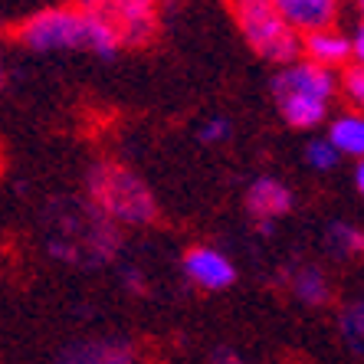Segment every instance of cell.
I'll return each instance as SVG.
<instances>
[{
	"label": "cell",
	"instance_id": "1",
	"mask_svg": "<svg viewBox=\"0 0 364 364\" xmlns=\"http://www.w3.org/2000/svg\"><path fill=\"white\" fill-rule=\"evenodd\" d=\"M14 40L33 53H92L99 60H115L125 43L109 20L89 7H46L14 26Z\"/></svg>",
	"mask_w": 364,
	"mask_h": 364
},
{
	"label": "cell",
	"instance_id": "2",
	"mask_svg": "<svg viewBox=\"0 0 364 364\" xmlns=\"http://www.w3.org/2000/svg\"><path fill=\"white\" fill-rule=\"evenodd\" d=\"M85 194L119 227H148L158 220L151 187L119 161H95L85 174Z\"/></svg>",
	"mask_w": 364,
	"mask_h": 364
},
{
	"label": "cell",
	"instance_id": "3",
	"mask_svg": "<svg viewBox=\"0 0 364 364\" xmlns=\"http://www.w3.org/2000/svg\"><path fill=\"white\" fill-rule=\"evenodd\" d=\"M230 14L259 60L286 66L302 56V33L279 14L276 0H230Z\"/></svg>",
	"mask_w": 364,
	"mask_h": 364
},
{
	"label": "cell",
	"instance_id": "4",
	"mask_svg": "<svg viewBox=\"0 0 364 364\" xmlns=\"http://www.w3.org/2000/svg\"><path fill=\"white\" fill-rule=\"evenodd\" d=\"M79 7H89L109 20L119 30L125 46H148L158 33L164 0H76Z\"/></svg>",
	"mask_w": 364,
	"mask_h": 364
},
{
	"label": "cell",
	"instance_id": "5",
	"mask_svg": "<svg viewBox=\"0 0 364 364\" xmlns=\"http://www.w3.org/2000/svg\"><path fill=\"white\" fill-rule=\"evenodd\" d=\"M318 95V99H335V92H341V79L335 76L331 66L309 60V56H299V60L286 63V66L276 69L272 76V99L276 95Z\"/></svg>",
	"mask_w": 364,
	"mask_h": 364
},
{
	"label": "cell",
	"instance_id": "6",
	"mask_svg": "<svg viewBox=\"0 0 364 364\" xmlns=\"http://www.w3.org/2000/svg\"><path fill=\"white\" fill-rule=\"evenodd\" d=\"M187 282L200 292H223L237 282V266L227 253L213 250V246H191L181 259Z\"/></svg>",
	"mask_w": 364,
	"mask_h": 364
},
{
	"label": "cell",
	"instance_id": "7",
	"mask_svg": "<svg viewBox=\"0 0 364 364\" xmlns=\"http://www.w3.org/2000/svg\"><path fill=\"white\" fill-rule=\"evenodd\" d=\"M296 207L292 187L279 178H256L246 187V213L253 217V223L259 220H279Z\"/></svg>",
	"mask_w": 364,
	"mask_h": 364
},
{
	"label": "cell",
	"instance_id": "8",
	"mask_svg": "<svg viewBox=\"0 0 364 364\" xmlns=\"http://www.w3.org/2000/svg\"><path fill=\"white\" fill-rule=\"evenodd\" d=\"M276 7L305 36L312 30H325V26L338 23L341 0H276Z\"/></svg>",
	"mask_w": 364,
	"mask_h": 364
},
{
	"label": "cell",
	"instance_id": "9",
	"mask_svg": "<svg viewBox=\"0 0 364 364\" xmlns=\"http://www.w3.org/2000/svg\"><path fill=\"white\" fill-rule=\"evenodd\" d=\"M328 99H318V95H299V92H289V95H276V109H279L282 122L296 132H312L318 125H328Z\"/></svg>",
	"mask_w": 364,
	"mask_h": 364
},
{
	"label": "cell",
	"instance_id": "10",
	"mask_svg": "<svg viewBox=\"0 0 364 364\" xmlns=\"http://www.w3.org/2000/svg\"><path fill=\"white\" fill-rule=\"evenodd\" d=\"M302 56L322 63V66L341 69L345 63H351V33H341L335 26H325V30H312V33L302 36Z\"/></svg>",
	"mask_w": 364,
	"mask_h": 364
},
{
	"label": "cell",
	"instance_id": "11",
	"mask_svg": "<svg viewBox=\"0 0 364 364\" xmlns=\"http://www.w3.org/2000/svg\"><path fill=\"white\" fill-rule=\"evenodd\" d=\"M63 361H76V364H122V361H135V351L125 338H89L69 345V351H63Z\"/></svg>",
	"mask_w": 364,
	"mask_h": 364
},
{
	"label": "cell",
	"instance_id": "12",
	"mask_svg": "<svg viewBox=\"0 0 364 364\" xmlns=\"http://www.w3.org/2000/svg\"><path fill=\"white\" fill-rule=\"evenodd\" d=\"M325 135L335 141L345 158H364V112L351 105V112H338L335 119H328V132Z\"/></svg>",
	"mask_w": 364,
	"mask_h": 364
},
{
	"label": "cell",
	"instance_id": "13",
	"mask_svg": "<svg viewBox=\"0 0 364 364\" xmlns=\"http://www.w3.org/2000/svg\"><path fill=\"white\" fill-rule=\"evenodd\" d=\"M289 289H292V296L299 299L302 305H325L331 299V282L318 266H299L292 276H289Z\"/></svg>",
	"mask_w": 364,
	"mask_h": 364
},
{
	"label": "cell",
	"instance_id": "14",
	"mask_svg": "<svg viewBox=\"0 0 364 364\" xmlns=\"http://www.w3.org/2000/svg\"><path fill=\"white\" fill-rule=\"evenodd\" d=\"M325 246H328V253L341 256V259L364 256V227L348 220H331L325 227Z\"/></svg>",
	"mask_w": 364,
	"mask_h": 364
},
{
	"label": "cell",
	"instance_id": "15",
	"mask_svg": "<svg viewBox=\"0 0 364 364\" xmlns=\"http://www.w3.org/2000/svg\"><path fill=\"white\" fill-rule=\"evenodd\" d=\"M341 158H345V154L335 148V141H331L328 135L309 138V141H305V148H302V161L309 164L312 171H318V174H328V171H335L341 164Z\"/></svg>",
	"mask_w": 364,
	"mask_h": 364
},
{
	"label": "cell",
	"instance_id": "16",
	"mask_svg": "<svg viewBox=\"0 0 364 364\" xmlns=\"http://www.w3.org/2000/svg\"><path fill=\"white\" fill-rule=\"evenodd\" d=\"M338 335H341V345H345L351 355L364 358V302L348 305L345 312H341Z\"/></svg>",
	"mask_w": 364,
	"mask_h": 364
},
{
	"label": "cell",
	"instance_id": "17",
	"mask_svg": "<svg viewBox=\"0 0 364 364\" xmlns=\"http://www.w3.org/2000/svg\"><path fill=\"white\" fill-rule=\"evenodd\" d=\"M341 95L348 99V105L364 112V66L361 63H351L341 76Z\"/></svg>",
	"mask_w": 364,
	"mask_h": 364
},
{
	"label": "cell",
	"instance_id": "18",
	"mask_svg": "<svg viewBox=\"0 0 364 364\" xmlns=\"http://www.w3.org/2000/svg\"><path fill=\"white\" fill-rule=\"evenodd\" d=\"M230 135H233V122L223 119V115H213L197 128V141L200 144H223Z\"/></svg>",
	"mask_w": 364,
	"mask_h": 364
},
{
	"label": "cell",
	"instance_id": "19",
	"mask_svg": "<svg viewBox=\"0 0 364 364\" xmlns=\"http://www.w3.org/2000/svg\"><path fill=\"white\" fill-rule=\"evenodd\" d=\"M351 53H355L351 63H361L364 66V20L355 26V33H351Z\"/></svg>",
	"mask_w": 364,
	"mask_h": 364
},
{
	"label": "cell",
	"instance_id": "20",
	"mask_svg": "<svg viewBox=\"0 0 364 364\" xmlns=\"http://www.w3.org/2000/svg\"><path fill=\"white\" fill-rule=\"evenodd\" d=\"M355 187H358V194L364 197V158H358V164H355Z\"/></svg>",
	"mask_w": 364,
	"mask_h": 364
},
{
	"label": "cell",
	"instance_id": "21",
	"mask_svg": "<svg viewBox=\"0 0 364 364\" xmlns=\"http://www.w3.org/2000/svg\"><path fill=\"white\" fill-rule=\"evenodd\" d=\"M355 4H358V10H361V17H364V0H355Z\"/></svg>",
	"mask_w": 364,
	"mask_h": 364
},
{
	"label": "cell",
	"instance_id": "22",
	"mask_svg": "<svg viewBox=\"0 0 364 364\" xmlns=\"http://www.w3.org/2000/svg\"><path fill=\"white\" fill-rule=\"evenodd\" d=\"M0 85H4V63H0Z\"/></svg>",
	"mask_w": 364,
	"mask_h": 364
}]
</instances>
